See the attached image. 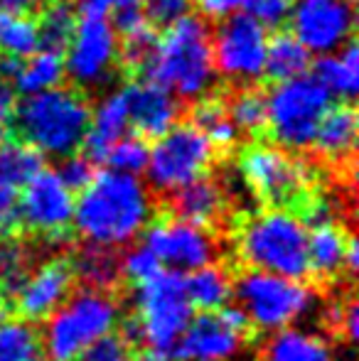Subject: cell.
Instances as JSON below:
<instances>
[{
    "label": "cell",
    "mask_w": 359,
    "mask_h": 361,
    "mask_svg": "<svg viewBox=\"0 0 359 361\" xmlns=\"http://www.w3.org/2000/svg\"><path fill=\"white\" fill-rule=\"evenodd\" d=\"M259 361H337L330 342L303 327L271 332L261 344Z\"/></svg>",
    "instance_id": "7402d4cb"
},
{
    "label": "cell",
    "mask_w": 359,
    "mask_h": 361,
    "mask_svg": "<svg viewBox=\"0 0 359 361\" xmlns=\"http://www.w3.org/2000/svg\"><path fill=\"white\" fill-rule=\"evenodd\" d=\"M64 57L59 52H49V49H37L35 54H30L28 59H23L20 72L13 79L15 91L25 96L42 94V91L57 89L64 81Z\"/></svg>",
    "instance_id": "83f0119b"
},
{
    "label": "cell",
    "mask_w": 359,
    "mask_h": 361,
    "mask_svg": "<svg viewBox=\"0 0 359 361\" xmlns=\"http://www.w3.org/2000/svg\"><path fill=\"white\" fill-rule=\"evenodd\" d=\"M128 104H126L123 89L104 96L94 111H91L89 128L84 135V155L91 162H104L114 143L128 135Z\"/></svg>",
    "instance_id": "d6986e66"
},
{
    "label": "cell",
    "mask_w": 359,
    "mask_h": 361,
    "mask_svg": "<svg viewBox=\"0 0 359 361\" xmlns=\"http://www.w3.org/2000/svg\"><path fill=\"white\" fill-rule=\"evenodd\" d=\"M20 64H23V59H15V57H0V79L13 81L15 76H18V72H20Z\"/></svg>",
    "instance_id": "f907efd6"
},
{
    "label": "cell",
    "mask_w": 359,
    "mask_h": 361,
    "mask_svg": "<svg viewBox=\"0 0 359 361\" xmlns=\"http://www.w3.org/2000/svg\"><path fill=\"white\" fill-rule=\"evenodd\" d=\"M357 126H359V116L352 104L345 101V104L330 106L315 130L312 147H315L322 160L342 165V162L350 160L352 152H355Z\"/></svg>",
    "instance_id": "44dd1931"
},
{
    "label": "cell",
    "mask_w": 359,
    "mask_h": 361,
    "mask_svg": "<svg viewBox=\"0 0 359 361\" xmlns=\"http://www.w3.org/2000/svg\"><path fill=\"white\" fill-rule=\"evenodd\" d=\"M77 10L72 0H49L47 5H42L37 20L39 47L62 54L77 30Z\"/></svg>",
    "instance_id": "836d02e7"
},
{
    "label": "cell",
    "mask_w": 359,
    "mask_h": 361,
    "mask_svg": "<svg viewBox=\"0 0 359 361\" xmlns=\"http://www.w3.org/2000/svg\"><path fill=\"white\" fill-rule=\"evenodd\" d=\"M214 162V147L190 123H178L160 135L148 155V187L160 195H173L180 187L207 175Z\"/></svg>",
    "instance_id": "30bf717a"
},
{
    "label": "cell",
    "mask_w": 359,
    "mask_h": 361,
    "mask_svg": "<svg viewBox=\"0 0 359 361\" xmlns=\"http://www.w3.org/2000/svg\"><path fill=\"white\" fill-rule=\"evenodd\" d=\"M332 106V96L315 76L276 81L266 94V130L286 150L310 147L322 116Z\"/></svg>",
    "instance_id": "ba28073f"
},
{
    "label": "cell",
    "mask_w": 359,
    "mask_h": 361,
    "mask_svg": "<svg viewBox=\"0 0 359 361\" xmlns=\"http://www.w3.org/2000/svg\"><path fill=\"white\" fill-rule=\"evenodd\" d=\"M114 20H109L114 25V30L118 35H128L133 30L143 27V25H150L145 20V10H143V0H118L111 10Z\"/></svg>",
    "instance_id": "7bdbcfd3"
},
{
    "label": "cell",
    "mask_w": 359,
    "mask_h": 361,
    "mask_svg": "<svg viewBox=\"0 0 359 361\" xmlns=\"http://www.w3.org/2000/svg\"><path fill=\"white\" fill-rule=\"evenodd\" d=\"M96 162H91L84 152H72V155L62 157L59 162V170H57V177L64 182V187L72 192H82L87 190L91 185V180L96 177V170H94Z\"/></svg>",
    "instance_id": "ab89813d"
},
{
    "label": "cell",
    "mask_w": 359,
    "mask_h": 361,
    "mask_svg": "<svg viewBox=\"0 0 359 361\" xmlns=\"http://www.w3.org/2000/svg\"><path fill=\"white\" fill-rule=\"evenodd\" d=\"M44 170V157L18 138L0 140V187L23 190L32 177Z\"/></svg>",
    "instance_id": "f1b7e54d"
},
{
    "label": "cell",
    "mask_w": 359,
    "mask_h": 361,
    "mask_svg": "<svg viewBox=\"0 0 359 361\" xmlns=\"http://www.w3.org/2000/svg\"><path fill=\"white\" fill-rule=\"evenodd\" d=\"M74 192L64 187L57 172L44 167L23 187L18 197V221L44 238H62L74 221Z\"/></svg>",
    "instance_id": "2e32d148"
},
{
    "label": "cell",
    "mask_w": 359,
    "mask_h": 361,
    "mask_svg": "<svg viewBox=\"0 0 359 361\" xmlns=\"http://www.w3.org/2000/svg\"><path fill=\"white\" fill-rule=\"evenodd\" d=\"M239 170L246 187L271 207H300L312 197V170L281 145H249L241 150Z\"/></svg>",
    "instance_id": "9c48e42d"
},
{
    "label": "cell",
    "mask_w": 359,
    "mask_h": 361,
    "mask_svg": "<svg viewBox=\"0 0 359 361\" xmlns=\"http://www.w3.org/2000/svg\"><path fill=\"white\" fill-rule=\"evenodd\" d=\"M239 258L254 271L303 281L308 266V226L296 212L271 207L246 216L236 233Z\"/></svg>",
    "instance_id": "277c9868"
},
{
    "label": "cell",
    "mask_w": 359,
    "mask_h": 361,
    "mask_svg": "<svg viewBox=\"0 0 359 361\" xmlns=\"http://www.w3.org/2000/svg\"><path fill=\"white\" fill-rule=\"evenodd\" d=\"M18 224V192L0 187V233H10Z\"/></svg>",
    "instance_id": "7dc6e473"
},
{
    "label": "cell",
    "mask_w": 359,
    "mask_h": 361,
    "mask_svg": "<svg viewBox=\"0 0 359 361\" xmlns=\"http://www.w3.org/2000/svg\"><path fill=\"white\" fill-rule=\"evenodd\" d=\"M310 67V52L291 32H278L269 37L266 47V69L273 81H286L303 76Z\"/></svg>",
    "instance_id": "1f68e13d"
},
{
    "label": "cell",
    "mask_w": 359,
    "mask_h": 361,
    "mask_svg": "<svg viewBox=\"0 0 359 361\" xmlns=\"http://www.w3.org/2000/svg\"><path fill=\"white\" fill-rule=\"evenodd\" d=\"M135 314L126 322L123 334L130 344H145L150 354H173L182 332L192 319V305L185 290V276L160 271L135 286Z\"/></svg>",
    "instance_id": "5b68a950"
},
{
    "label": "cell",
    "mask_w": 359,
    "mask_h": 361,
    "mask_svg": "<svg viewBox=\"0 0 359 361\" xmlns=\"http://www.w3.org/2000/svg\"><path fill=\"white\" fill-rule=\"evenodd\" d=\"M155 44H158V35H155L153 25H143V27L133 30V32L123 35V42H121V62L128 69L140 72L145 62L153 54Z\"/></svg>",
    "instance_id": "8d00e7d4"
},
{
    "label": "cell",
    "mask_w": 359,
    "mask_h": 361,
    "mask_svg": "<svg viewBox=\"0 0 359 361\" xmlns=\"http://www.w3.org/2000/svg\"><path fill=\"white\" fill-rule=\"evenodd\" d=\"M72 276L82 281L84 288L106 290L109 293L121 281V258L114 248H101L84 243L82 248L72 253Z\"/></svg>",
    "instance_id": "484cf974"
},
{
    "label": "cell",
    "mask_w": 359,
    "mask_h": 361,
    "mask_svg": "<svg viewBox=\"0 0 359 361\" xmlns=\"http://www.w3.org/2000/svg\"><path fill=\"white\" fill-rule=\"evenodd\" d=\"M197 3V8L202 10V15L209 20H224L234 13H241V8L246 5V0H192Z\"/></svg>",
    "instance_id": "bcb514c9"
},
{
    "label": "cell",
    "mask_w": 359,
    "mask_h": 361,
    "mask_svg": "<svg viewBox=\"0 0 359 361\" xmlns=\"http://www.w3.org/2000/svg\"><path fill=\"white\" fill-rule=\"evenodd\" d=\"M148 155H150L148 140H143L140 135L133 133V135H123L118 143H114L109 155H106V162L111 165V170L138 177L148 167Z\"/></svg>",
    "instance_id": "d590c367"
},
{
    "label": "cell",
    "mask_w": 359,
    "mask_h": 361,
    "mask_svg": "<svg viewBox=\"0 0 359 361\" xmlns=\"http://www.w3.org/2000/svg\"><path fill=\"white\" fill-rule=\"evenodd\" d=\"M121 37L109 18H82L64 49V74L82 89H99L121 59Z\"/></svg>",
    "instance_id": "7c38bea8"
},
{
    "label": "cell",
    "mask_w": 359,
    "mask_h": 361,
    "mask_svg": "<svg viewBox=\"0 0 359 361\" xmlns=\"http://www.w3.org/2000/svg\"><path fill=\"white\" fill-rule=\"evenodd\" d=\"M231 123L239 133L261 135L266 130V94L254 86H241L226 101Z\"/></svg>",
    "instance_id": "e575fe53"
},
{
    "label": "cell",
    "mask_w": 359,
    "mask_h": 361,
    "mask_svg": "<svg viewBox=\"0 0 359 361\" xmlns=\"http://www.w3.org/2000/svg\"><path fill=\"white\" fill-rule=\"evenodd\" d=\"M138 361H173V359L163 357V354H145V357H140Z\"/></svg>",
    "instance_id": "f5cc1de1"
},
{
    "label": "cell",
    "mask_w": 359,
    "mask_h": 361,
    "mask_svg": "<svg viewBox=\"0 0 359 361\" xmlns=\"http://www.w3.org/2000/svg\"><path fill=\"white\" fill-rule=\"evenodd\" d=\"M357 258H359L357 238L350 233V238H347V253H345V271L347 273H357Z\"/></svg>",
    "instance_id": "816d5d0a"
},
{
    "label": "cell",
    "mask_w": 359,
    "mask_h": 361,
    "mask_svg": "<svg viewBox=\"0 0 359 361\" xmlns=\"http://www.w3.org/2000/svg\"><path fill=\"white\" fill-rule=\"evenodd\" d=\"M118 0H72L74 10L82 13L84 18H106Z\"/></svg>",
    "instance_id": "c3c4849f"
},
{
    "label": "cell",
    "mask_w": 359,
    "mask_h": 361,
    "mask_svg": "<svg viewBox=\"0 0 359 361\" xmlns=\"http://www.w3.org/2000/svg\"><path fill=\"white\" fill-rule=\"evenodd\" d=\"M153 212L150 187L140 177L104 170L79 192L72 226L84 243L116 251L130 246L148 228Z\"/></svg>",
    "instance_id": "6da1fadb"
},
{
    "label": "cell",
    "mask_w": 359,
    "mask_h": 361,
    "mask_svg": "<svg viewBox=\"0 0 359 361\" xmlns=\"http://www.w3.org/2000/svg\"><path fill=\"white\" fill-rule=\"evenodd\" d=\"M18 91H15L13 81L0 79V140H3L5 130L13 128L15 109H18Z\"/></svg>",
    "instance_id": "f6af8a7d"
},
{
    "label": "cell",
    "mask_w": 359,
    "mask_h": 361,
    "mask_svg": "<svg viewBox=\"0 0 359 361\" xmlns=\"http://www.w3.org/2000/svg\"><path fill=\"white\" fill-rule=\"evenodd\" d=\"M121 319V305L106 290L82 288L69 295L47 319L39 334L47 361H79L84 349L114 332Z\"/></svg>",
    "instance_id": "8992f818"
},
{
    "label": "cell",
    "mask_w": 359,
    "mask_h": 361,
    "mask_svg": "<svg viewBox=\"0 0 359 361\" xmlns=\"http://www.w3.org/2000/svg\"><path fill=\"white\" fill-rule=\"evenodd\" d=\"M49 0H0V8L13 10V13H30L35 8H42Z\"/></svg>",
    "instance_id": "681fc988"
},
{
    "label": "cell",
    "mask_w": 359,
    "mask_h": 361,
    "mask_svg": "<svg viewBox=\"0 0 359 361\" xmlns=\"http://www.w3.org/2000/svg\"><path fill=\"white\" fill-rule=\"evenodd\" d=\"M192 123L214 150H231L239 143L241 133L236 126L231 123L229 111H226V101L219 96H202L197 104L192 106Z\"/></svg>",
    "instance_id": "4316f807"
},
{
    "label": "cell",
    "mask_w": 359,
    "mask_h": 361,
    "mask_svg": "<svg viewBox=\"0 0 359 361\" xmlns=\"http://www.w3.org/2000/svg\"><path fill=\"white\" fill-rule=\"evenodd\" d=\"M170 207H173V216L209 228L219 224V219L224 216L226 192L221 190L219 182L205 175L200 180L190 182V185L180 187L178 192H173Z\"/></svg>",
    "instance_id": "ffe728a7"
},
{
    "label": "cell",
    "mask_w": 359,
    "mask_h": 361,
    "mask_svg": "<svg viewBox=\"0 0 359 361\" xmlns=\"http://www.w3.org/2000/svg\"><path fill=\"white\" fill-rule=\"evenodd\" d=\"M143 233V246L158 258L160 268L180 276L209 266L219 253L209 228L182 221L178 216L158 219L155 224H148Z\"/></svg>",
    "instance_id": "5bb4252c"
},
{
    "label": "cell",
    "mask_w": 359,
    "mask_h": 361,
    "mask_svg": "<svg viewBox=\"0 0 359 361\" xmlns=\"http://www.w3.org/2000/svg\"><path fill=\"white\" fill-rule=\"evenodd\" d=\"M192 0H143L145 20L158 27H168V25L178 23L180 18L190 15Z\"/></svg>",
    "instance_id": "b9f144b4"
},
{
    "label": "cell",
    "mask_w": 359,
    "mask_h": 361,
    "mask_svg": "<svg viewBox=\"0 0 359 361\" xmlns=\"http://www.w3.org/2000/svg\"><path fill=\"white\" fill-rule=\"evenodd\" d=\"M350 233L337 226L335 219L308 226V266L317 278H337L345 271V253Z\"/></svg>",
    "instance_id": "603a6c76"
},
{
    "label": "cell",
    "mask_w": 359,
    "mask_h": 361,
    "mask_svg": "<svg viewBox=\"0 0 359 361\" xmlns=\"http://www.w3.org/2000/svg\"><path fill=\"white\" fill-rule=\"evenodd\" d=\"M118 258H121V278L130 281L133 286H140V283H145L148 278H153L155 273L163 271L158 258H155L143 243H140V246H130L128 251Z\"/></svg>",
    "instance_id": "74e56055"
},
{
    "label": "cell",
    "mask_w": 359,
    "mask_h": 361,
    "mask_svg": "<svg viewBox=\"0 0 359 361\" xmlns=\"http://www.w3.org/2000/svg\"><path fill=\"white\" fill-rule=\"evenodd\" d=\"M138 74L143 81L163 86L182 101H197L209 94L217 72L207 20L185 15L168 25Z\"/></svg>",
    "instance_id": "7a4b0ae2"
},
{
    "label": "cell",
    "mask_w": 359,
    "mask_h": 361,
    "mask_svg": "<svg viewBox=\"0 0 359 361\" xmlns=\"http://www.w3.org/2000/svg\"><path fill=\"white\" fill-rule=\"evenodd\" d=\"M126 104H128V118L135 135L143 140L165 135L178 126L182 116L180 99L168 89L153 84V81H135L123 86Z\"/></svg>",
    "instance_id": "ac0fdd59"
},
{
    "label": "cell",
    "mask_w": 359,
    "mask_h": 361,
    "mask_svg": "<svg viewBox=\"0 0 359 361\" xmlns=\"http://www.w3.org/2000/svg\"><path fill=\"white\" fill-rule=\"evenodd\" d=\"M330 319H332V327L342 334L350 344L357 342L359 337V310H357V302L355 298H347L342 305L330 310Z\"/></svg>",
    "instance_id": "ee69618b"
},
{
    "label": "cell",
    "mask_w": 359,
    "mask_h": 361,
    "mask_svg": "<svg viewBox=\"0 0 359 361\" xmlns=\"http://www.w3.org/2000/svg\"><path fill=\"white\" fill-rule=\"evenodd\" d=\"M91 106L77 89L57 86L42 94L25 96L15 109L13 128L20 140L32 145L42 157H67L82 150L89 128Z\"/></svg>",
    "instance_id": "3957f363"
},
{
    "label": "cell",
    "mask_w": 359,
    "mask_h": 361,
    "mask_svg": "<svg viewBox=\"0 0 359 361\" xmlns=\"http://www.w3.org/2000/svg\"><path fill=\"white\" fill-rule=\"evenodd\" d=\"M269 32L249 13H234L221 20L212 39L214 72L231 84H254L264 76Z\"/></svg>",
    "instance_id": "8fae6325"
},
{
    "label": "cell",
    "mask_w": 359,
    "mask_h": 361,
    "mask_svg": "<svg viewBox=\"0 0 359 361\" xmlns=\"http://www.w3.org/2000/svg\"><path fill=\"white\" fill-rule=\"evenodd\" d=\"M79 361H133V344L118 332H109L84 349Z\"/></svg>",
    "instance_id": "f35d334b"
},
{
    "label": "cell",
    "mask_w": 359,
    "mask_h": 361,
    "mask_svg": "<svg viewBox=\"0 0 359 361\" xmlns=\"http://www.w3.org/2000/svg\"><path fill=\"white\" fill-rule=\"evenodd\" d=\"M234 298L246 322L269 334L293 327L317 305V293L308 283L254 268L234 281Z\"/></svg>",
    "instance_id": "52a82bcc"
},
{
    "label": "cell",
    "mask_w": 359,
    "mask_h": 361,
    "mask_svg": "<svg viewBox=\"0 0 359 361\" xmlns=\"http://www.w3.org/2000/svg\"><path fill=\"white\" fill-rule=\"evenodd\" d=\"M293 3L296 0H246L244 8L264 27H281L291 18Z\"/></svg>",
    "instance_id": "60d3db41"
},
{
    "label": "cell",
    "mask_w": 359,
    "mask_h": 361,
    "mask_svg": "<svg viewBox=\"0 0 359 361\" xmlns=\"http://www.w3.org/2000/svg\"><path fill=\"white\" fill-rule=\"evenodd\" d=\"M185 290L192 307H200L202 312H214V310L229 307L234 298V278L224 266L209 263V266L187 273Z\"/></svg>",
    "instance_id": "d4e9b609"
},
{
    "label": "cell",
    "mask_w": 359,
    "mask_h": 361,
    "mask_svg": "<svg viewBox=\"0 0 359 361\" xmlns=\"http://www.w3.org/2000/svg\"><path fill=\"white\" fill-rule=\"evenodd\" d=\"M293 37L310 54H330L345 47L355 32L352 0H296L291 10Z\"/></svg>",
    "instance_id": "9a60e30c"
},
{
    "label": "cell",
    "mask_w": 359,
    "mask_h": 361,
    "mask_svg": "<svg viewBox=\"0 0 359 361\" xmlns=\"http://www.w3.org/2000/svg\"><path fill=\"white\" fill-rule=\"evenodd\" d=\"M39 49L37 20L30 13L0 10V57L28 59Z\"/></svg>",
    "instance_id": "d6a6232c"
},
{
    "label": "cell",
    "mask_w": 359,
    "mask_h": 361,
    "mask_svg": "<svg viewBox=\"0 0 359 361\" xmlns=\"http://www.w3.org/2000/svg\"><path fill=\"white\" fill-rule=\"evenodd\" d=\"M315 76L320 86L330 96H340L342 101L355 99L359 89V49L357 44L347 42L337 52L320 54L315 62Z\"/></svg>",
    "instance_id": "cb8c5ba5"
},
{
    "label": "cell",
    "mask_w": 359,
    "mask_h": 361,
    "mask_svg": "<svg viewBox=\"0 0 359 361\" xmlns=\"http://www.w3.org/2000/svg\"><path fill=\"white\" fill-rule=\"evenodd\" d=\"M72 286L74 276L69 261L49 258L37 268H32V273L18 288V293L13 295L15 307H18L20 317L28 322H42L72 295Z\"/></svg>",
    "instance_id": "e0dca14e"
},
{
    "label": "cell",
    "mask_w": 359,
    "mask_h": 361,
    "mask_svg": "<svg viewBox=\"0 0 359 361\" xmlns=\"http://www.w3.org/2000/svg\"><path fill=\"white\" fill-rule=\"evenodd\" d=\"M0 361H47L32 322L13 314L0 317Z\"/></svg>",
    "instance_id": "f546056e"
},
{
    "label": "cell",
    "mask_w": 359,
    "mask_h": 361,
    "mask_svg": "<svg viewBox=\"0 0 359 361\" xmlns=\"http://www.w3.org/2000/svg\"><path fill=\"white\" fill-rule=\"evenodd\" d=\"M249 327L239 307L202 312L190 319L173 354L178 361H234L244 352Z\"/></svg>",
    "instance_id": "4fadbf2b"
},
{
    "label": "cell",
    "mask_w": 359,
    "mask_h": 361,
    "mask_svg": "<svg viewBox=\"0 0 359 361\" xmlns=\"http://www.w3.org/2000/svg\"><path fill=\"white\" fill-rule=\"evenodd\" d=\"M35 268V251L25 238L0 233V300L13 298Z\"/></svg>",
    "instance_id": "4dcf8cb0"
}]
</instances>
